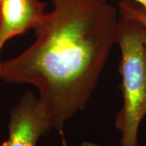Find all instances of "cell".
Segmentation results:
<instances>
[{
    "label": "cell",
    "mask_w": 146,
    "mask_h": 146,
    "mask_svg": "<svg viewBox=\"0 0 146 146\" xmlns=\"http://www.w3.org/2000/svg\"><path fill=\"white\" fill-rule=\"evenodd\" d=\"M50 129L36 108V97L28 92L11 111L9 134L3 146H36L41 136Z\"/></svg>",
    "instance_id": "cell-3"
},
{
    "label": "cell",
    "mask_w": 146,
    "mask_h": 146,
    "mask_svg": "<svg viewBox=\"0 0 146 146\" xmlns=\"http://www.w3.org/2000/svg\"><path fill=\"white\" fill-rule=\"evenodd\" d=\"M135 2L141 4V7H143L146 11V0H134Z\"/></svg>",
    "instance_id": "cell-7"
},
{
    "label": "cell",
    "mask_w": 146,
    "mask_h": 146,
    "mask_svg": "<svg viewBox=\"0 0 146 146\" xmlns=\"http://www.w3.org/2000/svg\"><path fill=\"white\" fill-rule=\"evenodd\" d=\"M41 0H0V51L14 36L35 29L45 16Z\"/></svg>",
    "instance_id": "cell-4"
},
{
    "label": "cell",
    "mask_w": 146,
    "mask_h": 146,
    "mask_svg": "<svg viewBox=\"0 0 146 146\" xmlns=\"http://www.w3.org/2000/svg\"><path fill=\"white\" fill-rule=\"evenodd\" d=\"M53 10L34 29L36 40L2 62L0 80L34 86L36 108L51 128L85 108L112 47L119 12L108 0H50Z\"/></svg>",
    "instance_id": "cell-1"
},
{
    "label": "cell",
    "mask_w": 146,
    "mask_h": 146,
    "mask_svg": "<svg viewBox=\"0 0 146 146\" xmlns=\"http://www.w3.org/2000/svg\"><path fill=\"white\" fill-rule=\"evenodd\" d=\"M117 44L121 51L123 106L115 127L121 133V146H138V131L146 115V47L142 39L145 27L119 6Z\"/></svg>",
    "instance_id": "cell-2"
},
{
    "label": "cell",
    "mask_w": 146,
    "mask_h": 146,
    "mask_svg": "<svg viewBox=\"0 0 146 146\" xmlns=\"http://www.w3.org/2000/svg\"><path fill=\"white\" fill-rule=\"evenodd\" d=\"M62 145H63V146H68V144H67V141H66V140L64 139V137L63 136V140H62Z\"/></svg>",
    "instance_id": "cell-9"
},
{
    "label": "cell",
    "mask_w": 146,
    "mask_h": 146,
    "mask_svg": "<svg viewBox=\"0 0 146 146\" xmlns=\"http://www.w3.org/2000/svg\"><path fill=\"white\" fill-rule=\"evenodd\" d=\"M119 6L123 7L130 15L136 18L146 30V11L143 7L131 3L129 0H121Z\"/></svg>",
    "instance_id": "cell-5"
},
{
    "label": "cell",
    "mask_w": 146,
    "mask_h": 146,
    "mask_svg": "<svg viewBox=\"0 0 146 146\" xmlns=\"http://www.w3.org/2000/svg\"><path fill=\"white\" fill-rule=\"evenodd\" d=\"M80 146H101L94 142H89V141H84Z\"/></svg>",
    "instance_id": "cell-6"
},
{
    "label": "cell",
    "mask_w": 146,
    "mask_h": 146,
    "mask_svg": "<svg viewBox=\"0 0 146 146\" xmlns=\"http://www.w3.org/2000/svg\"><path fill=\"white\" fill-rule=\"evenodd\" d=\"M142 39H143V42L145 43V45L146 47V30L145 29V31L143 33V35H142Z\"/></svg>",
    "instance_id": "cell-8"
}]
</instances>
